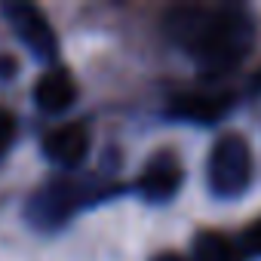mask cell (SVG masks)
Masks as SVG:
<instances>
[{"label": "cell", "mask_w": 261, "mask_h": 261, "mask_svg": "<svg viewBox=\"0 0 261 261\" xmlns=\"http://www.w3.org/2000/svg\"><path fill=\"white\" fill-rule=\"evenodd\" d=\"M163 28L212 77L233 71L249 56L255 40L252 19L237 7H209V4L172 7L163 19Z\"/></svg>", "instance_id": "1"}, {"label": "cell", "mask_w": 261, "mask_h": 261, "mask_svg": "<svg viewBox=\"0 0 261 261\" xmlns=\"http://www.w3.org/2000/svg\"><path fill=\"white\" fill-rule=\"evenodd\" d=\"M209 191L215 197H237L252 178V151L246 139L224 136L209 154Z\"/></svg>", "instance_id": "2"}, {"label": "cell", "mask_w": 261, "mask_h": 261, "mask_svg": "<svg viewBox=\"0 0 261 261\" xmlns=\"http://www.w3.org/2000/svg\"><path fill=\"white\" fill-rule=\"evenodd\" d=\"M92 197V188L89 181H77V178H56L49 181L46 188H40L31 200V221L34 224H43V227H53L59 221H65L68 215H74L83 203H89Z\"/></svg>", "instance_id": "3"}, {"label": "cell", "mask_w": 261, "mask_h": 261, "mask_svg": "<svg viewBox=\"0 0 261 261\" xmlns=\"http://www.w3.org/2000/svg\"><path fill=\"white\" fill-rule=\"evenodd\" d=\"M7 19L13 25V31L37 53V56H53L56 53V34L53 25L46 22V16L31 7V4H7Z\"/></svg>", "instance_id": "4"}, {"label": "cell", "mask_w": 261, "mask_h": 261, "mask_svg": "<svg viewBox=\"0 0 261 261\" xmlns=\"http://www.w3.org/2000/svg\"><path fill=\"white\" fill-rule=\"evenodd\" d=\"M178 185H181V163H178V157L169 154V151L157 154V157L145 166L142 181H139V188H142V194H145L148 200H169V197L178 191Z\"/></svg>", "instance_id": "5"}, {"label": "cell", "mask_w": 261, "mask_h": 261, "mask_svg": "<svg viewBox=\"0 0 261 261\" xmlns=\"http://www.w3.org/2000/svg\"><path fill=\"white\" fill-rule=\"evenodd\" d=\"M43 151L59 166H77L89 151V136L80 123H65L43 139Z\"/></svg>", "instance_id": "6"}, {"label": "cell", "mask_w": 261, "mask_h": 261, "mask_svg": "<svg viewBox=\"0 0 261 261\" xmlns=\"http://www.w3.org/2000/svg\"><path fill=\"white\" fill-rule=\"evenodd\" d=\"M230 108V95L227 92H181L172 98V117L181 120H194V123H212L215 117H221Z\"/></svg>", "instance_id": "7"}, {"label": "cell", "mask_w": 261, "mask_h": 261, "mask_svg": "<svg viewBox=\"0 0 261 261\" xmlns=\"http://www.w3.org/2000/svg\"><path fill=\"white\" fill-rule=\"evenodd\" d=\"M77 98V86H74V77L68 71H49L37 80L34 86V101L40 111L46 114H62L74 105Z\"/></svg>", "instance_id": "8"}, {"label": "cell", "mask_w": 261, "mask_h": 261, "mask_svg": "<svg viewBox=\"0 0 261 261\" xmlns=\"http://www.w3.org/2000/svg\"><path fill=\"white\" fill-rule=\"evenodd\" d=\"M194 255L197 261H240V249L221 233H200Z\"/></svg>", "instance_id": "9"}, {"label": "cell", "mask_w": 261, "mask_h": 261, "mask_svg": "<svg viewBox=\"0 0 261 261\" xmlns=\"http://www.w3.org/2000/svg\"><path fill=\"white\" fill-rule=\"evenodd\" d=\"M13 136H16V120H13V114H10V111L0 108V154L10 148Z\"/></svg>", "instance_id": "10"}, {"label": "cell", "mask_w": 261, "mask_h": 261, "mask_svg": "<svg viewBox=\"0 0 261 261\" xmlns=\"http://www.w3.org/2000/svg\"><path fill=\"white\" fill-rule=\"evenodd\" d=\"M243 249L252 252V255H261V218H255V221L246 227V233H243Z\"/></svg>", "instance_id": "11"}, {"label": "cell", "mask_w": 261, "mask_h": 261, "mask_svg": "<svg viewBox=\"0 0 261 261\" xmlns=\"http://www.w3.org/2000/svg\"><path fill=\"white\" fill-rule=\"evenodd\" d=\"M154 261H185L181 255H175V252H163V255H157Z\"/></svg>", "instance_id": "12"}]
</instances>
